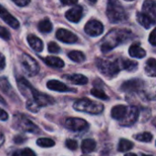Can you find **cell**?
Returning <instances> with one entry per match:
<instances>
[{
  "label": "cell",
  "instance_id": "6da1fadb",
  "mask_svg": "<svg viewBox=\"0 0 156 156\" xmlns=\"http://www.w3.org/2000/svg\"><path fill=\"white\" fill-rule=\"evenodd\" d=\"M54 102H55V101L53 100L52 97H50L45 93H41L39 91H37V90H34L32 98L29 99L27 102V108L33 112H37L39 111V109L41 107L51 105Z\"/></svg>",
  "mask_w": 156,
  "mask_h": 156
},
{
  "label": "cell",
  "instance_id": "7a4b0ae2",
  "mask_svg": "<svg viewBox=\"0 0 156 156\" xmlns=\"http://www.w3.org/2000/svg\"><path fill=\"white\" fill-rule=\"evenodd\" d=\"M130 32L128 30H113L111 31L107 37L106 39H104V42L101 46V50L103 52H108L113 48H115L117 45L124 41Z\"/></svg>",
  "mask_w": 156,
  "mask_h": 156
},
{
  "label": "cell",
  "instance_id": "3957f363",
  "mask_svg": "<svg viewBox=\"0 0 156 156\" xmlns=\"http://www.w3.org/2000/svg\"><path fill=\"white\" fill-rule=\"evenodd\" d=\"M106 14L112 23H119L126 19L125 10L118 0L108 1Z\"/></svg>",
  "mask_w": 156,
  "mask_h": 156
},
{
  "label": "cell",
  "instance_id": "277c9868",
  "mask_svg": "<svg viewBox=\"0 0 156 156\" xmlns=\"http://www.w3.org/2000/svg\"><path fill=\"white\" fill-rule=\"evenodd\" d=\"M73 108L81 112L89 113V114H100L103 112V105L93 101H90L87 98H83L75 101Z\"/></svg>",
  "mask_w": 156,
  "mask_h": 156
},
{
  "label": "cell",
  "instance_id": "5b68a950",
  "mask_svg": "<svg viewBox=\"0 0 156 156\" xmlns=\"http://www.w3.org/2000/svg\"><path fill=\"white\" fill-rule=\"evenodd\" d=\"M97 67L100 71L108 77H114L120 71V65L117 60L111 61V60H104V59H97Z\"/></svg>",
  "mask_w": 156,
  "mask_h": 156
},
{
  "label": "cell",
  "instance_id": "8992f818",
  "mask_svg": "<svg viewBox=\"0 0 156 156\" xmlns=\"http://www.w3.org/2000/svg\"><path fill=\"white\" fill-rule=\"evenodd\" d=\"M20 63L22 65L23 70L30 77L37 75L39 71V65L36 59H34L30 55L23 53L20 57Z\"/></svg>",
  "mask_w": 156,
  "mask_h": 156
},
{
  "label": "cell",
  "instance_id": "52a82bcc",
  "mask_svg": "<svg viewBox=\"0 0 156 156\" xmlns=\"http://www.w3.org/2000/svg\"><path fill=\"white\" fill-rule=\"evenodd\" d=\"M14 127L17 130H21L23 132L28 133H37L38 128L36 124H34L30 120L26 118L24 115L17 114L15 116Z\"/></svg>",
  "mask_w": 156,
  "mask_h": 156
},
{
  "label": "cell",
  "instance_id": "ba28073f",
  "mask_svg": "<svg viewBox=\"0 0 156 156\" xmlns=\"http://www.w3.org/2000/svg\"><path fill=\"white\" fill-rule=\"evenodd\" d=\"M65 127L73 132H82L88 129L89 123L80 118H69L65 121Z\"/></svg>",
  "mask_w": 156,
  "mask_h": 156
},
{
  "label": "cell",
  "instance_id": "9c48e42d",
  "mask_svg": "<svg viewBox=\"0 0 156 156\" xmlns=\"http://www.w3.org/2000/svg\"><path fill=\"white\" fill-rule=\"evenodd\" d=\"M103 25L100 21L95 19L90 20L84 27L85 32L90 37H97L101 35L103 33Z\"/></svg>",
  "mask_w": 156,
  "mask_h": 156
},
{
  "label": "cell",
  "instance_id": "30bf717a",
  "mask_svg": "<svg viewBox=\"0 0 156 156\" xmlns=\"http://www.w3.org/2000/svg\"><path fill=\"white\" fill-rule=\"evenodd\" d=\"M56 37L61 42L68 43V44L75 43L78 40V37L75 34H73L72 32H70L67 29H64V28H59L56 33Z\"/></svg>",
  "mask_w": 156,
  "mask_h": 156
},
{
  "label": "cell",
  "instance_id": "8fae6325",
  "mask_svg": "<svg viewBox=\"0 0 156 156\" xmlns=\"http://www.w3.org/2000/svg\"><path fill=\"white\" fill-rule=\"evenodd\" d=\"M17 87L19 89V90L21 91V93L27 97L28 100L32 98L33 95V91H34V88L31 86V84L24 78H18L17 79Z\"/></svg>",
  "mask_w": 156,
  "mask_h": 156
},
{
  "label": "cell",
  "instance_id": "7c38bea8",
  "mask_svg": "<svg viewBox=\"0 0 156 156\" xmlns=\"http://www.w3.org/2000/svg\"><path fill=\"white\" fill-rule=\"evenodd\" d=\"M0 17L11 27L16 29L19 27V22L18 20L13 16L5 8H4L1 5H0Z\"/></svg>",
  "mask_w": 156,
  "mask_h": 156
},
{
  "label": "cell",
  "instance_id": "4fadbf2b",
  "mask_svg": "<svg viewBox=\"0 0 156 156\" xmlns=\"http://www.w3.org/2000/svg\"><path fill=\"white\" fill-rule=\"evenodd\" d=\"M82 14H83L82 7L80 5H77L68 10L65 14V16L69 21L73 23H78L82 17Z\"/></svg>",
  "mask_w": 156,
  "mask_h": 156
},
{
  "label": "cell",
  "instance_id": "5bb4252c",
  "mask_svg": "<svg viewBox=\"0 0 156 156\" xmlns=\"http://www.w3.org/2000/svg\"><path fill=\"white\" fill-rule=\"evenodd\" d=\"M47 87L51 90H55V91H58V92H68V91H75L74 90L69 89L66 84L56 80H51L49 81H48L47 83Z\"/></svg>",
  "mask_w": 156,
  "mask_h": 156
},
{
  "label": "cell",
  "instance_id": "9a60e30c",
  "mask_svg": "<svg viewBox=\"0 0 156 156\" xmlns=\"http://www.w3.org/2000/svg\"><path fill=\"white\" fill-rule=\"evenodd\" d=\"M129 111V107L124 105H117L112 110V117L118 121H123Z\"/></svg>",
  "mask_w": 156,
  "mask_h": 156
},
{
  "label": "cell",
  "instance_id": "2e32d148",
  "mask_svg": "<svg viewBox=\"0 0 156 156\" xmlns=\"http://www.w3.org/2000/svg\"><path fill=\"white\" fill-rule=\"evenodd\" d=\"M136 18H137L138 23L146 29L150 28L154 24V19L153 17H151L150 16H148L147 14H145V13L138 12L137 16H136Z\"/></svg>",
  "mask_w": 156,
  "mask_h": 156
},
{
  "label": "cell",
  "instance_id": "e0dca14e",
  "mask_svg": "<svg viewBox=\"0 0 156 156\" xmlns=\"http://www.w3.org/2000/svg\"><path fill=\"white\" fill-rule=\"evenodd\" d=\"M139 116V111L136 107L134 106H132V107H129V111H128V113L126 115V117L124 118V120L122 122V124L123 125H131L133 123H134L137 120Z\"/></svg>",
  "mask_w": 156,
  "mask_h": 156
},
{
  "label": "cell",
  "instance_id": "ac0fdd59",
  "mask_svg": "<svg viewBox=\"0 0 156 156\" xmlns=\"http://www.w3.org/2000/svg\"><path fill=\"white\" fill-rule=\"evenodd\" d=\"M27 42L29 44V46L31 47L32 49H34L37 52H40L43 49V42L40 38H38L37 37L34 36V35H28L27 36Z\"/></svg>",
  "mask_w": 156,
  "mask_h": 156
},
{
  "label": "cell",
  "instance_id": "d6986e66",
  "mask_svg": "<svg viewBox=\"0 0 156 156\" xmlns=\"http://www.w3.org/2000/svg\"><path fill=\"white\" fill-rule=\"evenodd\" d=\"M142 84L143 82L140 80H131L124 82L121 89L124 91H134L139 90L142 87Z\"/></svg>",
  "mask_w": 156,
  "mask_h": 156
},
{
  "label": "cell",
  "instance_id": "ffe728a7",
  "mask_svg": "<svg viewBox=\"0 0 156 156\" xmlns=\"http://www.w3.org/2000/svg\"><path fill=\"white\" fill-rule=\"evenodd\" d=\"M143 9L145 14L153 18H156V2L153 0H146L144 3Z\"/></svg>",
  "mask_w": 156,
  "mask_h": 156
},
{
  "label": "cell",
  "instance_id": "44dd1931",
  "mask_svg": "<svg viewBox=\"0 0 156 156\" xmlns=\"http://www.w3.org/2000/svg\"><path fill=\"white\" fill-rule=\"evenodd\" d=\"M129 54L133 58H142L146 56V51L143 48H141L138 44H133L129 48Z\"/></svg>",
  "mask_w": 156,
  "mask_h": 156
},
{
  "label": "cell",
  "instance_id": "7402d4cb",
  "mask_svg": "<svg viewBox=\"0 0 156 156\" xmlns=\"http://www.w3.org/2000/svg\"><path fill=\"white\" fill-rule=\"evenodd\" d=\"M43 60H44V62H45L48 66L52 67V68L61 69V68H63L64 65H65L64 61H63L61 58H58V57H47V58H45Z\"/></svg>",
  "mask_w": 156,
  "mask_h": 156
},
{
  "label": "cell",
  "instance_id": "603a6c76",
  "mask_svg": "<svg viewBox=\"0 0 156 156\" xmlns=\"http://www.w3.org/2000/svg\"><path fill=\"white\" fill-rule=\"evenodd\" d=\"M65 78L71 83L76 84V85H85L88 82V79L81 75V74H73V75H69L65 76Z\"/></svg>",
  "mask_w": 156,
  "mask_h": 156
},
{
  "label": "cell",
  "instance_id": "cb8c5ba5",
  "mask_svg": "<svg viewBox=\"0 0 156 156\" xmlns=\"http://www.w3.org/2000/svg\"><path fill=\"white\" fill-rule=\"evenodd\" d=\"M96 148V143L92 139H86L82 142L81 144V151L83 154H89L94 151Z\"/></svg>",
  "mask_w": 156,
  "mask_h": 156
},
{
  "label": "cell",
  "instance_id": "d4e9b609",
  "mask_svg": "<svg viewBox=\"0 0 156 156\" xmlns=\"http://www.w3.org/2000/svg\"><path fill=\"white\" fill-rule=\"evenodd\" d=\"M145 72L150 77H156V59L151 58L146 61Z\"/></svg>",
  "mask_w": 156,
  "mask_h": 156
},
{
  "label": "cell",
  "instance_id": "484cf974",
  "mask_svg": "<svg viewBox=\"0 0 156 156\" xmlns=\"http://www.w3.org/2000/svg\"><path fill=\"white\" fill-rule=\"evenodd\" d=\"M37 27L39 31L42 33H49L52 30L53 27H52V23L50 22V20L48 18H45L38 23Z\"/></svg>",
  "mask_w": 156,
  "mask_h": 156
},
{
  "label": "cell",
  "instance_id": "4316f807",
  "mask_svg": "<svg viewBox=\"0 0 156 156\" xmlns=\"http://www.w3.org/2000/svg\"><path fill=\"white\" fill-rule=\"evenodd\" d=\"M0 89L2 90L3 92H5V94H7L9 96L14 93L13 89H12L9 81L7 80V79H5L4 77L0 78Z\"/></svg>",
  "mask_w": 156,
  "mask_h": 156
},
{
  "label": "cell",
  "instance_id": "83f0119b",
  "mask_svg": "<svg viewBox=\"0 0 156 156\" xmlns=\"http://www.w3.org/2000/svg\"><path fill=\"white\" fill-rule=\"evenodd\" d=\"M133 147V144L131 141L126 140V139H122V140H120L119 144H118V150H119V152H122V153L128 152V151H130Z\"/></svg>",
  "mask_w": 156,
  "mask_h": 156
},
{
  "label": "cell",
  "instance_id": "f1b7e54d",
  "mask_svg": "<svg viewBox=\"0 0 156 156\" xmlns=\"http://www.w3.org/2000/svg\"><path fill=\"white\" fill-rule=\"evenodd\" d=\"M68 57L74 62H82L85 60V55L80 52V51H78V50H72L70 51L69 54H68Z\"/></svg>",
  "mask_w": 156,
  "mask_h": 156
},
{
  "label": "cell",
  "instance_id": "f546056e",
  "mask_svg": "<svg viewBox=\"0 0 156 156\" xmlns=\"http://www.w3.org/2000/svg\"><path fill=\"white\" fill-rule=\"evenodd\" d=\"M37 144L40 147L49 148V147H53L55 145V142L49 138H39L37 141Z\"/></svg>",
  "mask_w": 156,
  "mask_h": 156
},
{
  "label": "cell",
  "instance_id": "4dcf8cb0",
  "mask_svg": "<svg viewBox=\"0 0 156 156\" xmlns=\"http://www.w3.org/2000/svg\"><path fill=\"white\" fill-rule=\"evenodd\" d=\"M135 140L144 142V143H149L153 140V135L150 133H138L133 136Z\"/></svg>",
  "mask_w": 156,
  "mask_h": 156
},
{
  "label": "cell",
  "instance_id": "1f68e13d",
  "mask_svg": "<svg viewBox=\"0 0 156 156\" xmlns=\"http://www.w3.org/2000/svg\"><path fill=\"white\" fill-rule=\"evenodd\" d=\"M137 62L130 60V59H125L122 61V66L124 69H127L129 71H133L137 69Z\"/></svg>",
  "mask_w": 156,
  "mask_h": 156
},
{
  "label": "cell",
  "instance_id": "d6a6232c",
  "mask_svg": "<svg viewBox=\"0 0 156 156\" xmlns=\"http://www.w3.org/2000/svg\"><path fill=\"white\" fill-rule=\"evenodd\" d=\"M90 93H91L92 96H94V97H96L98 99H101V100H108L109 99V97L106 95V93L103 90H101L100 89H97V88L92 89L90 90Z\"/></svg>",
  "mask_w": 156,
  "mask_h": 156
},
{
  "label": "cell",
  "instance_id": "836d02e7",
  "mask_svg": "<svg viewBox=\"0 0 156 156\" xmlns=\"http://www.w3.org/2000/svg\"><path fill=\"white\" fill-rule=\"evenodd\" d=\"M13 156H36V154L29 148H25L22 150H18L14 153Z\"/></svg>",
  "mask_w": 156,
  "mask_h": 156
},
{
  "label": "cell",
  "instance_id": "e575fe53",
  "mask_svg": "<svg viewBox=\"0 0 156 156\" xmlns=\"http://www.w3.org/2000/svg\"><path fill=\"white\" fill-rule=\"evenodd\" d=\"M48 49L50 53H58L60 50V48L55 42H49L48 46Z\"/></svg>",
  "mask_w": 156,
  "mask_h": 156
},
{
  "label": "cell",
  "instance_id": "d590c367",
  "mask_svg": "<svg viewBox=\"0 0 156 156\" xmlns=\"http://www.w3.org/2000/svg\"><path fill=\"white\" fill-rule=\"evenodd\" d=\"M0 37L5 39V40H9L10 39V33L9 31L5 28L4 27L0 26Z\"/></svg>",
  "mask_w": 156,
  "mask_h": 156
},
{
  "label": "cell",
  "instance_id": "8d00e7d4",
  "mask_svg": "<svg viewBox=\"0 0 156 156\" xmlns=\"http://www.w3.org/2000/svg\"><path fill=\"white\" fill-rule=\"evenodd\" d=\"M66 146L67 148H69V150L71 151H74L78 148V143L75 141V140H71V139H69L66 141Z\"/></svg>",
  "mask_w": 156,
  "mask_h": 156
},
{
  "label": "cell",
  "instance_id": "74e56055",
  "mask_svg": "<svg viewBox=\"0 0 156 156\" xmlns=\"http://www.w3.org/2000/svg\"><path fill=\"white\" fill-rule=\"evenodd\" d=\"M149 41L153 46H156V27L152 31L149 37Z\"/></svg>",
  "mask_w": 156,
  "mask_h": 156
},
{
  "label": "cell",
  "instance_id": "f35d334b",
  "mask_svg": "<svg viewBox=\"0 0 156 156\" xmlns=\"http://www.w3.org/2000/svg\"><path fill=\"white\" fill-rule=\"evenodd\" d=\"M18 6H26L29 4L30 0H12Z\"/></svg>",
  "mask_w": 156,
  "mask_h": 156
},
{
  "label": "cell",
  "instance_id": "ab89813d",
  "mask_svg": "<svg viewBox=\"0 0 156 156\" xmlns=\"http://www.w3.org/2000/svg\"><path fill=\"white\" fill-rule=\"evenodd\" d=\"M8 119V114L3 109H0V121H6Z\"/></svg>",
  "mask_w": 156,
  "mask_h": 156
},
{
  "label": "cell",
  "instance_id": "60d3db41",
  "mask_svg": "<svg viewBox=\"0 0 156 156\" xmlns=\"http://www.w3.org/2000/svg\"><path fill=\"white\" fill-rule=\"evenodd\" d=\"M60 2L65 5H73L78 3V0H60Z\"/></svg>",
  "mask_w": 156,
  "mask_h": 156
},
{
  "label": "cell",
  "instance_id": "b9f144b4",
  "mask_svg": "<svg viewBox=\"0 0 156 156\" xmlns=\"http://www.w3.org/2000/svg\"><path fill=\"white\" fill-rule=\"evenodd\" d=\"M5 67V58L2 54H0V70L4 69Z\"/></svg>",
  "mask_w": 156,
  "mask_h": 156
},
{
  "label": "cell",
  "instance_id": "7bdbcfd3",
  "mask_svg": "<svg viewBox=\"0 0 156 156\" xmlns=\"http://www.w3.org/2000/svg\"><path fill=\"white\" fill-rule=\"evenodd\" d=\"M4 140H5V139H4V136H3V134H1V133H0V146L3 144V143H4Z\"/></svg>",
  "mask_w": 156,
  "mask_h": 156
},
{
  "label": "cell",
  "instance_id": "ee69618b",
  "mask_svg": "<svg viewBox=\"0 0 156 156\" xmlns=\"http://www.w3.org/2000/svg\"><path fill=\"white\" fill-rule=\"evenodd\" d=\"M0 103H2V104H4V105H5L6 103H5V100L0 96Z\"/></svg>",
  "mask_w": 156,
  "mask_h": 156
},
{
  "label": "cell",
  "instance_id": "f6af8a7d",
  "mask_svg": "<svg viewBox=\"0 0 156 156\" xmlns=\"http://www.w3.org/2000/svg\"><path fill=\"white\" fill-rule=\"evenodd\" d=\"M125 156H137L136 154H132V153H130V154H125Z\"/></svg>",
  "mask_w": 156,
  "mask_h": 156
},
{
  "label": "cell",
  "instance_id": "bcb514c9",
  "mask_svg": "<svg viewBox=\"0 0 156 156\" xmlns=\"http://www.w3.org/2000/svg\"><path fill=\"white\" fill-rule=\"evenodd\" d=\"M90 1H91V2H96L97 0H90Z\"/></svg>",
  "mask_w": 156,
  "mask_h": 156
},
{
  "label": "cell",
  "instance_id": "7dc6e473",
  "mask_svg": "<svg viewBox=\"0 0 156 156\" xmlns=\"http://www.w3.org/2000/svg\"><path fill=\"white\" fill-rule=\"evenodd\" d=\"M143 156H152V155H146V154H144Z\"/></svg>",
  "mask_w": 156,
  "mask_h": 156
},
{
  "label": "cell",
  "instance_id": "c3c4849f",
  "mask_svg": "<svg viewBox=\"0 0 156 156\" xmlns=\"http://www.w3.org/2000/svg\"><path fill=\"white\" fill-rule=\"evenodd\" d=\"M82 156H89V155H82Z\"/></svg>",
  "mask_w": 156,
  "mask_h": 156
},
{
  "label": "cell",
  "instance_id": "681fc988",
  "mask_svg": "<svg viewBox=\"0 0 156 156\" xmlns=\"http://www.w3.org/2000/svg\"><path fill=\"white\" fill-rule=\"evenodd\" d=\"M128 1H132V0H128Z\"/></svg>",
  "mask_w": 156,
  "mask_h": 156
}]
</instances>
